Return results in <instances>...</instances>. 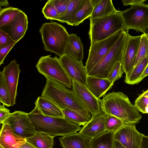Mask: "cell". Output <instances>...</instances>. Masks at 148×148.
Here are the masks:
<instances>
[{"mask_svg": "<svg viewBox=\"0 0 148 148\" xmlns=\"http://www.w3.org/2000/svg\"><path fill=\"white\" fill-rule=\"evenodd\" d=\"M100 102L102 112L117 117L124 124L135 125L142 118L128 96L122 92H108L100 99Z\"/></svg>", "mask_w": 148, "mask_h": 148, "instance_id": "obj_1", "label": "cell"}, {"mask_svg": "<svg viewBox=\"0 0 148 148\" xmlns=\"http://www.w3.org/2000/svg\"><path fill=\"white\" fill-rule=\"evenodd\" d=\"M45 77L46 82L41 96L48 99L61 110L71 109L91 119L90 113L77 99L72 90L49 77Z\"/></svg>", "mask_w": 148, "mask_h": 148, "instance_id": "obj_2", "label": "cell"}, {"mask_svg": "<svg viewBox=\"0 0 148 148\" xmlns=\"http://www.w3.org/2000/svg\"><path fill=\"white\" fill-rule=\"evenodd\" d=\"M28 115L37 132L46 133L53 137L76 133L82 128L65 118L44 116L35 108Z\"/></svg>", "mask_w": 148, "mask_h": 148, "instance_id": "obj_3", "label": "cell"}, {"mask_svg": "<svg viewBox=\"0 0 148 148\" xmlns=\"http://www.w3.org/2000/svg\"><path fill=\"white\" fill-rule=\"evenodd\" d=\"M44 49L60 57L65 54L69 34L66 28L56 22L43 23L39 29Z\"/></svg>", "mask_w": 148, "mask_h": 148, "instance_id": "obj_4", "label": "cell"}, {"mask_svg": "<svg viewBox=\"0 0 148 148\" xmlns=\"http://www.w3.org/2000/svg\"><path fill=\"white\" fill-rule=\"evenodd\" d=\"M128 30H123L113 45L88 75L108 79L115 66L121 61Z\"/></svg>", "mask_w": 148, "mask_h": 148, "instance_id": "obj_5", "label": "cell"}, {"mask_svg": "<svg viewBox=\"0 0 148 148\" xmlns=\"http://www.w3.org/2000/svg\"><path fill=\"white\" fill-rule=\"evenodd\" d=\"M88 32L90 45L106 39L118 32L125 29L119 11L105 17L93 18L90 17Z\"/></svg>", "mask_w": 148, "mask_h": 148, "instance_id": "obj_6", "label": "cell"}, {"mask_svg": "<svg viewBox=\"0 0 148 148\" xmlns=\"http://www.w3.org/2000/svg\"><path fill=\"white\" fill-rule=\"evenodd\" d=\"M51 55L41 57L36 65L38 72L68 88H72L71 80L62 66L59 58Z\"/></svg>", "mask_w": 148, "mask_h": 148, "instance_id": "obj_7", "label": "cell"}, {"mask_svg": "<svg viewBox=\"0 0 148 148\" xmlns=\"http://www.w3.org/2000/svg\"><path fill=\"white\" fill-rule=\"evenodd\" d=\"M119 12L125 29L145 33L148 27V4L131 6L130 8Z\"/></svg>", "mask_w": 148, "mask_h": 148, "instance_id": "obj_8", "label": "cell"}, {"mask_svg": "<svg viewBox=\"0 0 148 148\" xmlns=\"http://www.w3.org/2000/svg\"><path fill=\"white\" fill-rule=\"evenodd\" d=\"M3 123L8 125L15 134L25 138L37 133L28 113L24 112L15 111L10 113Z\"/></svg>", "mask_w": 148, "mask_h": 148, "instance_id": "obj_9", "label": "cell"}, {"mask_svg": "<svg viewBox=\"0 0 148 148\" xmlns=\"http://www.w3.org/2000/svg\"><path fill=\"white\" fill-rule=\"evenodd\" d=\"M123 30L118 32L106 39L90 45L85 66L87 74L113 46Z\"/></svg>", "mask_w": 148, "mask_h": 148, "instance_id": "obj_10", "label": "cell"}, {"mask_svg": "<svg viewBox=\"0 0 148 148\" xmlns=\"http://www.w3.org/2000/svg\"><path fill=\"white\" fill-rule=\"evenodd\" d=\"M71 80L73 93L84 107L91 115V117L102 113L100 99L95 97L86 86L74 79Z\"/></svg>", "mask_w": 148, "mask_h": 148, "instance_id": "obj_11", "label": "cell"}, {"mask_svg": "<svg viewBox=\"0 0 148 148\" xmlns=\"http://www.w3.org/2000/svg\"><path fill=\"white\" fill-rule=\"evenodd\" d=\"M59 59L71 79H74L86 86L88 74L82 61L78 60L66 54L60 57Z\"/></svg>", "mask_w": 148, "mask_h": 148, "instance_id": "obj_12", "label": "cell"}, {"mask_svg": "<svg viewBox=\"0 0 148 148\" xmlns=\"http://www.w3.org/2000/svg\"><path fill=\"white\" fill-rule=\"evenodd\" d=\"M144 136L137 130L135 125L123 123L122 127L114 133V140L126 148H140Z\"/></svg>", "mask_w": 148, "mask_h": 148, "instance_id": "obj_13", "label": "cell"}, {"mask_svg": "<svg viewBox=\"0 0 148 148\" xmlns=\"http://www.w3.org/2000/svg\"><path fill=\"white\" fill-rule=\"evenodd\" d=\"M141 35L133 36L128 34L121 63L126 75L132 69L141 40Z\"/></svg>", "mask_w": 148, "mask_h": 148, "instance_id": "obj_14", "label": "cell"}, {"mask_svg": "<svg viewBox=\"0 0 148 148\" xmlns=\"http://www.w3.org/2000/svg\"><path fill=\"white\" fill-rule=\"evenodd\" d=\"M19 66L20 64H17L14 59L4 66L3 71L8 90L11 106L16 104L17 88L21 71Z\"/></svg>", "mask_w": 148, "mask_h": 148, "instance_id": "obj_15", "label": "cell"}, {"mask_svg": "<svg viewBox=\"0 0 148 148\" xmlns=\"http://www.w3.org/2000/svg\"><path fill=\"white\" fill-rule=\"evenodd\" d=\"M28 25L27 16L21 10L13 20L0 27V29L8 34L17 43L24 36Z\"/></svg>", "mask_w": 148, "mask_h": 148, "instance_id": "obj_16", "label": "cell"}, {"mask_svg": "<svg viewBox=\"0 0 148 148\" xmlns=\"http://www.w3.org/2000/svg\"><path fill=\"white\" fill-rule=\"evenodd\" d=\"M107 115L102 112L93 117L83 126L79 133L91 138L99 136L106 132L105 121Z\"/></svg>", "mask_w": 148, "mask_h": 148, "instance_id": "obj_17", "label": "cell"}, {"mask_svg": "<svg viewBox=\"0 0 148 148\" xmlns=\"http://www.w3.org/2000/svg\"><path fill=\"white\" fill-rule=\"evenodd\" d=\"M26 138L15 134L7 124L3 123L0 134V145L4 148H19Z\"/></svg>", "mask_w": 148, "mask_h": 148, "instance_id": "obj_18", "label": "cell"}, {"mask_svg": "<svg viewBox=\"0 0 148 148\" xmlns=\"http://www.w3.org/2000/svg\"><path fill=\"white\" fill-rule=\"evenodd\" d=\"M113 84L108 79L89 75H87L86 78V87L98 99L103 97L112 88Z\"/></svg>", "mask_w": 148, "mask_h": 148, "instance_id": "obj_19", "label": "cell"}, {"mask_svg": "<svg viewBox=\"0 0 148 148\" xmlns=\"http://www.w3.org/2000/svg\"><path fill=\"white\" fill-rule=\"evenodd\" d=\"M92 138L79 133L70 134L58 138L60 145L63 148H90Z\"/></svg>", "mask_w": 148, "mask_h": 148, "instance_id": "obj_20", "label": "cell"}, {"mask_svg": "<svg viewBox=\"0 0 148 148\" xmlns=\"http://www.w3.org/2000/svg\"><path fill=\"white\" fill-rule=\"evenodd\" d=\"M35 103L34 108L44 116L64 118L62 110L46 98L39 96L36 100Z\"/></svg>", "mask_w": 148, "mask_h": 148, "instance_id": "obj_21", "label": "cell"}, {"mask_svg": "<svg viewBox=\"0 0 148 148\" xmlns=\"http://www.w3.org/2000/svg\"><path fill=\"white\" fill-rule=\"evenodd\" d=\"M65 54L79 61H82L83 59V45L80 38L76 34L72 33L69 35Z\"/></svg>", "mask_w": 148, "mask_h": 148, "instance_id": "obj_22", "label": "cell"}, {"mask_svg": "<svg viewBox=\"0 0 148 148\" xmlns=\"http://www.w3.org/2000/svg\"><path fill=\"white\" fill-rule=\"evenodd\" d=\"M94 7L91 0H83L80 8L66 23L71 26L78 25L91 16Z\"/></svg>", "mask_w": 148, "mask_h": 148, "instance_id": "obj_23", "label": "cell"}, {"mask_svg": "<svg viewBox=\"0 0 148 148\" xmlns=\"http://www.w3.org/2000/svg\"><path fill=\"white\" fill-rule=\"evenodd\" d=\"M117 11L111 0H99L90 17L93 18L104 17L113 14Z\"/></svg>", "mask_w": 148, "mask_h": 148, "instance_id": "obj_24", "label": "cell"}, {"mask_svg": "<svg viewBox=\"0 0 148 148\" xmlns=\"http://www.w3.org/2000/svg\"><path fill=\"white\" fill-rule=\"evenodd\" d=\"M26 141L37 148H53V137L46 133L38 132L26 138Z\"/></svg>", "mask_w": 148, "mask_h": 148, "instance_id": "obj_25", "label": "cell"}, {"mask_svg": "<svg viewBox=\"0 0 148 148\" xmlns=\"http://www.w3.org/2000/svg\"><path fill=\"white\" fill-rule=\"evenodd\" d=\"M114 132L106 131L92 139L90 148H113Z\"/></svg>", "mask_w": 148, "mask_h": 148, "instance_id": "obj_26", "label": "cell"}, {"mask_svg": "<svg viewBox=\"0 0 148 148\" xmlns=\"http://www.w3.org/2000/svg\"><path fill=\"white\" fill-rule=\"evenodd\" d=\"M148 65V56H147L134 67L128 74L125 75V82L130 85L138 84L139 79Z\"/></svg>", "mask_w": 148, "mask_h": 148, "instance_id": "obj_27", "label": "cell"}, {"mask_svg": "<svg viewBox=\"0 0 148 148\" xmlns=\"http://www.w3.org/2000/svg\"><path fill=\"white\" fill-rule=\"evenodd\" d=\"M83 1V0H70L66 10L56 20L66 23L80 8Z\"/></svg>", "mask_w": 148, "mask_h": 148, "instance_id": "obj_28", "label": "cell"}, {"mask_svg": "<svg viewBox=\"0 0 148 148\" xmlns=\"http://www.w3.org/2000/svg\"><path fill=\"white\" fill-rule=\"evenodd\" d=\"M22 10L12 7L3 8L0 11V27L13 20Z\"/></svg>", "mask_w": 148, "mask_h": 148, "instance_id": "obj_29", "label": "cell"}, {"mask_svg": "<svg viewBox=\"0 0 148 148\" xmlns=\"http://www.w3.org/2000/svg\"><path fill=\"white\" fill-rule=\"evenodd\" d=\"M62 110L64 118L79 126L85 125L90 119L71 109L65 108Z\"/></svg>", "mask_w": 148, "mask_h": 148, "instance_id": "obj_30", "label": "cell"}, {"mask_svg": "<svg viewBox=\"0 0 148 148\" xmlns=\"http://www.w3.org/2000/svg\"><path fill=\"white\" fill-rule=\"evenodd\" d=\"M141 37L140 42L133 68L145 57L148 56V33L142 34Z\"/></svg>", "mask_w": 148, "mask_h": 148, "instance_id": "obj_31", "label": "cell"}, {"mask_svg": "<svg viewBox=\"0 0 148 148\" xmlns=\"http://www.w3.org/2000/svg\"><path fill=\"white\" fill-rule=\"evenodd\" d=\"M0 101L5 106H11L8 90L3 71L0 72Z\"/></svg>", "mask_w": 148, "mask_h": 148, "instance_id": "obj_32", "label": "cell"}, {"mask_svg": "<svg viewBox=\"0 0 148 148\" xmlns=\"http://www.w3.org/2000/svg\"><path fill=\"white\" fill-rule=\"evenodd\" d=\"M105 124L106 131L113 132L114 133L122 127L123 123L117 117L107 115Z\"/></svg>", "mask_w": 148, "mask_h": 148, "instance_id": "obj_33", "label": "cell"}, {"mask_svg": "<svg viewBox=\"0 0 148 148\" xmlns=\"http://www.w3.org/2000/svg\"><path fill=\"white\" fill-rule=\"evenodd\" d=\"M134 105L139 111L148 114V89L136 99Z\"/></svg>", "mask_w": 148, "mask_h": 148, "instance_id": "obj_34", "label": "cell"}, {"mask_svg": "<svg viewBox=\"0 0 148 148\" xmlns=\"http://www.w3.org/2000/svg\"><path fill=\"white\" fill-rule=\"evenodd\" d=\"M42 12L47 19L57 20L59 16L51 0L48 1L42 8Z\"/></svg>", "mask_w": 148, "mask_h": 148, "instance_id": "obj_35", "label": "cell"}, {"mask_svg": "<svg viewBox=\"0 0 148 148\" xmlns=\"http://www.w3.org/2000/svg\"><path fill=\"white\" fill-rule=\"evenodd\" d=\"M124 72L122 64L121 62H119L116 65L108 79L112 83L114 84L115 81L121 78Z\"/></svg>", "mask_w": 148, "mask_h": 148, "instance_id": "obj_36", "label": "cell"}, {"mask_svg": "<svg viewBox=\"0 0 148 148\" xmlns=\"http://www.w3.org/2000/svg\"><path fill=\"white\" fill-rule=\"evenodd\" d=\"M70 1V0H51L57 11L59 15L58 17L66 10Z\"/></svg>", "mask_w": 148, "mask_h": 148, "instance_id": "obj_37", "label": "cell"}, {"mask_svg": "<svg viewBox=\"0 0 148 148\" xmlns=\"http://www.w3.org/2000/svg\"><path fill=\"white\" fill-rule=\"evenodd\" d=\"M16 42L7 33L0 29V49Z\"/></svg>", "mask_w": 148, "mask_h": 148, "instance_id": "obj_38", "label": "cell"}, {"mask_svg": "<svg viewBox=\"0 0 148 148\" xmlns=\"http://www.w3.org/2000/svg\"><path fill=\"white\" fill-rule=\"evenodd\" d=\"M10 113V110L5 107V106L3 104L0 105V123H3L5 119L9 116Z\"/></svg>", "mask_w": 148, "mask_h": 148, "instance_id": "obj_39", "label": "cell"}, {"mask_svg": "<svg viewBox=\"0 0 148 148\" xmlns=\"http://www.w3.org/2000/svg\"><path fill=\"white\" fill-rule=\"evenodd\" d=\"M16 43L0 49V66L3 64L4 60L7 54Z\"/></svg>", "mask_w": 148, "mask_h": 148, "instance_id": "obj_40", "label": "cell"}, {"mask_svg": "<svg viewBox=\"0 0 148 148\" xmlns=\"http://www.w3.org/2000/svg\"><path fill=\"white\" fill-rule=\"evenodd\" d=\"M146 1V0H123L122 2L124 6H131L144 4Z\"/></svg>", "mask_w": 148, "mask_h": 148, "instance_id": "obj_41", "label": "cell"}, {"mask_svg": "<svg viewBox=\"0 0 148 148\" xmlns=\"http://www.w3.org/2000/svg\"><path fill=\"white\" fill-rule=\"evenodd\" d=\"M140 148H148V136H143Z\"/></svg>", "mask_w": 148, "mask_h": 148, "instance_id": "obj_42", "label": "cell"}, {"mask_svg": "<svg viewBox=\"0 0 148 148\" xmlns=\"http://www.w3.org/2000/svg\"><path fill=\"white\" fill-rule=\"evenodd\" d=\"M19 148H37L30 143L26 142L21 145Z\"/></svg>", "mask_w": 148, "mask_h": 148, "instance_id": "obj_43", "label": "cell"}, {"mask_svg": "<svg viewBox=\"0 0 148 148\" xmlns=\"http://www.w3.org/2000/svg\"><path fill=\"white\" fill-rule=\"evenodd\" d=\"M113 148H126L119 141L114 140Z\"/></svg>", "mask_w": 148, "mask_h": 148, "instance_id": "obj_44", "label": "cell"}, {"mask_svg": "<svg viewBox=\"0 0 148 148\" xmlns=\"http://www.w3.org/2000/svg\"><path fill=\"white\" fill-rule=\"evenodd\" d=\"M148 75V65L145 68L143 73L142 74L140 79L139 80V83L145 77Z\"/></svg>", "mask_w": 148, "mask_h": 148, "instance_id": "obj_45", "label": "cell"}, {"mask_svg": "<svg viewBox=\"0 0 148 148\" xmlns=\"http://www.w3.org/2000/svg\"><path fill=\"white\" fill-rule=\"evenodd\" d=\"M9 5L7 0H1L0 1V9H1V7L2 6L7 7Z\"/></svg>", "mask_w": 148, "mask_h": 148, "instance_id": "obj_46", "label": "cell"}, {"mask_svg": "<svg viewBox=\"0 0 148 148\" xmlns=\"http://www.w3.org/2000/svg\"><path fill=\"white\" fill-rule=\"evenodd\" d=\"M147 33H148V27L147 28V29L146 30V31L145 32V34H146Z\"/></svg>", "mask_w": 148, "mask_h": 148, "instance_id": "obj_47", "label": "cell"}, {"mask_svg": "<svg viewBox=\"0 0 148 148\" xmlns=\"http://www.w3.org/2000/svg\"><path fill=\"white\" fill-rule=\"evenodd\" d=\"M0 148H3L1 145H0Z\"/></svg>", "mask_w": 148, "mask_h": 148, "instance_id": "obj_48", "label": "cell"}]
</instances>
